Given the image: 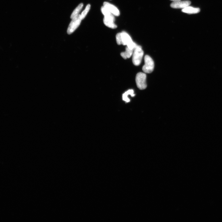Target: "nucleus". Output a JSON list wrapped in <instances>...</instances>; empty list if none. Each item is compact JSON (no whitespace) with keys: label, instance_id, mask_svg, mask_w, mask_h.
<instances>
[{"label":"nucleus","instance_id":"obj_1","mask_svg":"<svg viewBox=\"0 0 222 222\" xmlns=\"http://www.w3.org/2000/svg\"><path fill=\"white\" fill-rule=\"evenodd\" d=\"M132 55L133 64L136 66L139 65L141 63L143 55V51L141 46H137L133 51Z\"/></svg>","mask_w":222,"mask_h":222},{"label":"nucleus","instance_id":"obj_2","mask_svg":"<svg viewBox=\"0 0 222 222\" xmlns=\"http://www.w3.org/2000/svg\"><path fill=\"white\" fill-rule=\"evenodd\" d=\"M146 75L145 73L139 72L136 75V81L137 86L141 90L145 89L147 87Z\"/></svg>","mask_w":222,"mask_h":222},{"label":"nucleus","instance_id":"obj_3","mask_svg":"<svg viewBox=\"0 0 222 222\" xmlns=\"http://www.w3.org/2000/svg\"><path fill=\"white\" fill-rule=\"evenodd\" d=\"M145 64L143 66L142 70L144 73L150 74L152 73L154 68V62L150 56L146 55L144 57Z\"/></svg>","mask_w":222,"mask_h":222},{"label":"nucleus","instance_id":"obj_4","mask_svg":"<svg viewBox=\"0 0 222 222\" xmlns=\"http://www.w3.org/2000/svg\"><path fill=\"white\" fill-rule=\"evenodd\" d=\"M72 19L67 31V32L69 35L73 33L79 27L82 20L81 15L79 14Z\"/></svg>","mask_w":222,"mask_h":222},{"label":"nucleus","instance_id":"obj_5","mask_svg":"<svg viewBox=\"0 0 222 222\" xmlns=\"http://www.w3.org/2000/svg\"><path fill=\"white\" fill-rule=\"evenodd\" d=\"M104 6L114 16L118 17L120 14L119 10L114 6L107 2L104 3Z\"/></svg>","mask_w":222,"mask_h":222},{"label":"nucleus","instance_id":"obj_6","mask_svg":"<svg viewBox=\"0 0 222 222\" xmlns=\"http://www.w3.org/2000/svg\"><path fill=\"white\" fill-rule=\"evenodd\" d=\"M191 2L188 1H180L177 2H173L170 5V6L174 8H184L189 6Z\"/></svg>","mask_w":222,"mask_h":222},{"label":"nucleus","instance_id":"obj_7","mask_svg":"<svg viewBox=\"0 0 222 222\" xmlns=\"http://www.w3.org/2000/svg\"><path fill=\"white\" fill-rule=\"evenodd\" d=\"M182 11L188 14H194L198 13L200 11L199 8H195L192 7L188 6L182 9Z\"/></svg>","mask_w":222,"mask_h":222},{"label":"nucleus","instance_id":"obj_8","mask_svg":"<svg viewBox=\"0 0 222 222\" xmlns=\"http://www.w3.org/2000/svg\"><path fill=\"white\" fill-rule=\"evenodd\" d=\"M101 10L102 13L104 15V17L110 19L115 22V19L114 15L106 9L104 7H101Z\"/></svg>","mask_w":222,"mask_h":222},{"label":"nucleus","instance_id":"obj_9","mask_svg":"<svg viewBox=\"0 0 222 222\" xmlns=\"http://www.w3.org/2000/svg\"><path fill=\"white\" fill-rule=\"evenodd\" d=\"M114 21L112 19L104 17V22L106 26L112 29H115L117 28V26L114 23Z\"/></svg>","mask_w":222,"mask_h":222},{"label":"nucleus","instance_id":"obj_10","mask_svg":"<svg viewBox=\"0 0 222 222\" xmlns=\"http://www.w3.org/2000/svg\"><path fill=\"white\" fill-rule=\"evenodd\" d=\"M133 51L134 50L131 49L127 47L126 51L125 52L121 53V55L122 58L125 59L130 58L132 55Z\"/></svg>","mask_w":222,"mask_h":222},{"label":"nucleus","instance_id":"obj_11","mask_svg":"<svg viewBox=\"0 0 222 222\" xmlns=\"http://www.w3.org/2000/svg\"><path fill=\"white\" fill-rule=\"evenodd\" d=\"M129 95H131L132 97H134L135 95L134 93V91L133 90H129L126 92L122 95V100L126 102H130V100L128 97Z\"/></svg>","mask_w":222,"mask_h":222},{"label":"nucleus","instance_id":"obj_12","mask_svg":"<svg viewBox=\"0 0 222 222\" xmlns=\"http://www.w3.org/2000/svg\"><path fill=\"white\" fill-rule=\"evenodd\" d=\"M83 3H81L75 9L73 13L72 14L70 18L72 19L78 15L82 8H83Z\"/></svg>","mask_w":222,"mask_h":222},{"label":"nucleus","instance_id":"obj_13","mask_svg":"<svg viewBox=\"0 0 222 222\" xmlns=\"http://www.w3.org/2000/svg\"><path fill=\"white\" fill-rule=\"evenodd\" d=\"M90 4H88L84 11L82 12L81 15V18L82 20L84 19L85 17L88 13L90 11Z\"/></svg>","mask_w":222,"mask_h":222},{"label":"nucleus","instance_id":"obj_14","mask_svg":"<svg viewBox=\"0 0 222 222\" xmlns=\"http://www.w3.org/2000/svg\"><path fill=\"white\" fill-rule=\"evenodd\" d=\"M116 39L117 44L118 45H121V33H118L116 35Z\"/></svg>","mask_w":222,"mask_h":222},{"label":"nucleus","instance_id":"obj_15","mask_svg":"<svg viewBox=\"0 0 222 222\" xmlns=\"http://www.w3.org/2000/svg\"><path fill=\"white\" fill-rule=\"evenodd\" d=\"M170 1H172L173 2H177L181 1V0H170Z\"/></svg>","mask_w":222,"mask_h":222}]
</instances>
